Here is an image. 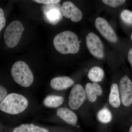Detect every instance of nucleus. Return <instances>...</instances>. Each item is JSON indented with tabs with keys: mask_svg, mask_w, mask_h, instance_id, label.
Masks as SVG:
<instances>
[{
	"mask_svg": "<svg viewBox=\"0 0 132 132\" xmlns=\"http://www.w3.org/2000/svg\"><path fill=\"white\" fill-rule=\"evenodd\" d=\"M53 44L55 49L63 54L77 53L80 48L78 36L70 31H63L55 36Z\"/></svg>",
	"mask_w": 132,
	"mask_h": 132,
	"instance_id": "f257e3e1",
	"label": "nucleus"
},
{
	"mask_svg": "<svg viewBox=\"0 0 132 132\" xmlns=\"http://www.w3.org/2000/svg\"><path fill=\"white\" fill-rule=\"evenodd\" d=\"M28 102L21 95L12 93L7 95L0 103V109L6 113L16 114L21 113L27 108Z\"/></svg>",
	"mask_w": 132,
	"mask_h": 132,
	"instance_id": "f03ea898",
	"label": "nucleus"
},
{
	"mask_svg": "<svg viewBox=\"0 0 132 132\" xmlns=\"http://www.w3.org/2000/svg\"><path fill=\"white\" fill-rule=\"evenodd\" d=\"M11 73L15 82L23 87L30 86L34 81V75L31 69L26 62L22 61L13 64Z\"/></svg>",
	"mask_w": 132,
	"mask_h": 132,
	"instance_id": "7ed1b4c3",
	"label": "nucleus"
},
{
	"mask_svg": "<svg viewBox=\"0 0 132 132\" xmlns=\"http://www.w3.org/2000/svg\"><path fill=\"white\" fill-rule=\"evenodd\" d=\"M85 89L88 103L95 113L103 105L104 90L99 83L88 82L85 85Z\"/></svg>",
	"mask_w": 132,
	"mask_h": 132,
	"instance_id": "20e7f679",
	"label": "nucleus"
},
{
	"mask_svg": "<svg viewBox=\"0 0 132 132\" xmlns=\"http://www.w3.org/2000/svg\"><path fill=\"white\" fill-rule=\"evenodd\" d=\"M106 103L115 116L116 121H120L122 115V105L118 83L111 84Z\"/></svg>",
	"mask_w": 132,
	"mask_h": 132,
	"instance_id": "39448f33",
	"label": "nucleus"
},
{
	"mask_svg": "<svg viewBox=\"0 0 132 132\" xmlns=\"http://www.w3.org/2000/svg\"><path fill=\"white\" fill-rule=\"evenodd\" d=\"M24 28L20 22L15 20L7 27L4 33L5 44L8 47L12 48L19 43Z\"/></svg>",
	"mask_w": 132,
	"mask_h": 132,
	"instance_id": "423d86ee",
	"label": "nucleus"
},
{
	"mask_svg": "<svg viewBox=\"0 0 132 132\" xmlns=\"http://www.w3.org/2000/svg\"><path fill=\"white\" fill-rule=\"evenodd\" d=\"M68 104L69 108L73 111L78 110L85 104L90 105L87 98L85 87L82 85L76 84L73 86L69 96Z\"/></svg>",
	"mask_w": 132,
	"mask_h": 132,
	"instance_id": "0eeeda50",
	"label": "nucleus"
},
{
	"mask_svg": "<svg viewBox=\"0 0 132 132\" xmlns=\"http://www.w3.org/2000/svg\"><path fill=\"white\" fill-rule=\"evenodd\" d=\"M118 85L122 105L121 119L125 109L132 105V81L127 75H125L120 79Z\"/></svg>",
	"mask_w": 132,
	"mask_h": 132,
	"instance_id": "6e6552de",
	"label": "nucleus"
},
{
	"mask_svg": "<svg viewBox=\"0 0 132 132\" xmlns=\"http://www.w3.org/2000/svg\"><path fill=\"white\" fill-rule=\"evenodd\" d=\"M86 44L90 53L99 59L104 56L103 43L98 36L94 33L90 32L87 36Z\"/></svg>",
	"mask_w": 132,
	"mask_h": 132,
	"instance_id": "1a4fd4ad",
	"label": "nucleus"
},
{
	"mask_svg": "<svg viewBox=\"0 0 132 132\" xmlns=\"http://www.w3.org/2000/svg\"><path fill=\"white\" fill-rule=\"evenodd\" d=\"M95 25L99 32L106 39L111 42H117V36L115 32L105 19L101 17L97 18Z\"/></svg>",
	"mask_w": 132,
	"mask_h": 132,
	"instance_id": "9d476101",
	"label": "nucleus"
},
{
	"mask_svg": "<svg viewBox=\"0 0 132 132\" xmlns=\"http://www.w3.org/2000/svg\"><path fill=\"white\" fill-rule=\"evenodd\" d=\"M61 11L63 16L67 19H71L73 22H78L82 19V12L71 2L63 3L61 6Z\"/></svg>",
	"mask_w": 132,
	"mask_h": 132,
	"instance_id": "9b49d317",
	"label": "nucleus"
},
{
	"mask_svg": "<svg viewBox=\"0 0 132 132\" xmlns=\"http://www.w3.org/2000/svg\"><path fill=\"white\" fill-rule=\"evenodd\" d=\"M46 9L44 11L46 21L53 25L58 24L62 19L61 8L59 4H50L48 5Z\"/></svg>",
	"mask_w": 132,
	"mask_h": 132,
	"instance_id": "f8f14e48",
	"label": "nucleus"
},
{
	"mask_svg": "<svg viewBox=\"0 0 132 132\" xmlns=\"http://www.w3.org/2000/svg\"><path fill=\"white\" fill-rule=\"evenodd\" d=\"M57 115L67 124L73 126H77L78 117L77 114L71 109L61 108L57 111Z\"/></svg>",
	"mask_w": 132,
	"mask_h": 132,
	"instance_id": "ddd939ff",
	"label": "nucleus"
},
{
	"mask_svg": "<svg viewBox=\"0 0 132 132\" xmlns=\"http://www.w3.org/2000/svg\"><path fill=\"white\" fill-rule=\"evenodd\" d=\"M75 84V81L70 77L59 76L53 78L50 81V86L55 90L60 91L66 90Z\"/></svg>",
	"mask_w": 132,
	"mask_h": 132,
	"instance_id": "4468645a",
	"label": "nucleus"
},
{
	"mask_svg": "<svg viewBox=\"0 0 132 132\" xmlns=\"http://www.w3.org/2000/svg\"><path fill=\"white\" fill-rule=\"evenodd\" d=\"M105 75L104 70L99 66L92 67L88 72V77L92 82H101L104 79Z\"/></svg>",
	"mask_w": 132,
	"mask_h": 132,
	"instance_id": "2eb2a0df",
	"label": "nucleus"
},
{
	"mask_svg": "<svg viewBox=\"0 0 132 132\" xmlns=\"http://www.w3.org/2000/svg\"><path fill=\"white\" fill-rule=\"evenodd\" d=\"M64 101V97L59 95H48L43 101L45 106L51 108H56L61 105Z\"/></svg>",
	"mask_w": 132,
	"mask_h": 132,
	"instance_id": "dca6fc26",
	"label": "nucleus"
},
{
	"mask_svg": "<svg viewBox=\"0 0 132 132\" xmlns=\"http://www.w3.org/2000/svg\"><path fill=\"white\" fill-rule=\"evenodd\" d=\"M13 132H49V131L46 128L34 124H26L15 127Z\"/></svg>",
	"mask_w": 132,
	"mask_h": 132,
	"instance_id": "f3484780",
	"label": "nucleus"
},
{
	"mask_svg": "<svg viewBox=\"0 0 132 132\" xmlns=\"http://www.w3.org/2000/svg\"><path fill=\"white\" fill-rule=\"evenodd\" d=\"M121 20L126 24L129 25H132V12L125 10L121 12L120 14Z\"/></svg>",
	"mask_w": 132,
	"mask_h": 132,
	"instance_id": "a211bd4d",
	"label": "nucleus"
},
{
	"mask_svg": "<svg viewBox=\"0 0 132 132\" xmlns=\"http://www.w3.org/2000/svg\"><path fill=\"white\" fill-rule=\"evenodd\" d=\"M102 2L106 5L112 7H116L120 6L126 2L125 0H103Z\"/></svg>",
	"mask_w": 132,
	"mask_h": 132,
	"instance_id": "6ab92c4d",
	"label": "nucleus"
},
{
	"mask_svg": "<svg viewBox=\"0 0 132 132\" xmlns=\"http://www.w3.org/2000/svg\"><path fill=\"white\" fill-rule=\"evenodd\" d=\"M6 20L4 16V12L1 8H0V31H1L6 25Z\"/></svg>",
	"mask_w": 132,
	"mask_h": 132,
	"instance_id": "aec40b11",
	"label": "nucleus"
},
{
	"mask_svg": "<svg viewBox=\"0 0 132 132\" xmlns=\"http://www.w3.org/2000/svg\"><path fill=\"white\" fill-rule=\"evenodd\" d=\"M34 1L39 3H42L45 5L58 4L61 1L60 0H35Z\"/></svg>",
	"mask_w": 132,
	"mask_h": 132,
	"instance_id": "412c9836",
	"label": "nucleus"
},
{
	"mask_svg": "<svg viewBox=\"0 0 132 132\" xmlns=\"http://www.w3.org/2000/svg\"><path fill=\"white\" fill-rule=\"evenodd\" d=\"M7 91L5 87L2 86H0V102L2 101L5 99L7 95Z\"/></svg>",
	"mask_w": 132,
	"mask_h": 132,
	"instance_id": "4be33fe9",
	"label": "nucleus"
},
{
	"mask_svg": "<svg viewBox=\"0 0 132 132\" xmlns=\"http://www.w3.org/2000/svg\"><path fill=\"white\" fill-rule=\"evenodd\" d=\"M128 59L132 68V48L129 50L128 54Z\"/></svg>",
	"mask_w": 132,
	"mask_h": 132,
	"instance_id": "5701e85b",
	"label": "nucleus"
},
{
	"mask_svg": "<svg viewBox=\"0 0 132 132\" xmlns=\"http://www.w3.org/2000/svg\"><path fill=\"white\" fill-rule=\"evenodd\" d=\"M129 132H132V125L130 126L129 129Z\"/></svg>",
	"mask_w": 132,
	"mask_h": 132,
	"instance_id": "b1692460",
	"label": "nucleus"
},
{
	"mask_svg": "<svg viewBox=\"0 0 132 132\" xmlns=\"http://www.w3.org/2000/svg\"><path fill=\"white\" fill-rule=\"evenodd\" d=\"M131 40H132V34H131Z\"/></svg>",
	"mask_w": 132,
	"mask_h": 132,
	"instance_id": "393cba45",
	"label": "nucleus"
}]
</instances>
